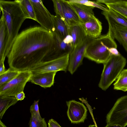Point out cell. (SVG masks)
Wrapping results in <instances>:
<instances>
[{
  "label": "cell",
  "instance_id": "6da1fadb",
  "mask_svg": "<svg viewBox=\"0 0 127 127\" xmlns=\"http://www.w3.org/2000/svg\"><path fill=\"white\" fill-rule=\"evenodd\" d=\"M55 44L53 33L41 26L23 30L15 38L7 56L9 67L19 71L30 70L48 61Z\"/></svg>",
  "mask_w": 127,
  "mask_h": 127
},
{
  "label": "cell",
  "instance_id": "7a4b0ae2",
  "mask_svg": "<svg viewBox=\"0 0 127 127\" xmlns=\"http://www.w3.org/2000/svg\"><path fill=\"white\" fill-rule=\"evenodd\" d=\"M0 11L4 16L9 33V40L5 54L6 57L19 34L22 25L26 18L16 0H0Z\"/></svg>",
  "mask_w": 127,
  "mask_h": 127
},
{
  "label": "cell",
  "instance_id": "3957f363",
  "mask_svg": "<svg viewBox=\"0 0 127 127\" xmlns=\"http://www.w3.org/2000/svg\"><path fill=\"white\" fill-rule=\"evenodd\" d=\"M117 45L108 33L94 39L86 48L85 57L98 64L105 63L111 55L110 48H117Z\"/></svg>",
  "mask_w": 127,
  "mask_h": 127
},
{
  "label": "cell",
  "instance_id": "277c9868",
  "mask_svg": "<svg viewBox=\"0 0 127 127\" xmlns=\"http://www.w3.org/2000/svg\"><path fill=\"white\" fill-rule=\"evenodd\" d=\"M127 62L126 59L121 54L111 55L103 64L99 87L104 91L107 89L117 79L125 66Z\"/></svg>",
  "mask_w": 127,
  "mask_h": 127
},
{
  "label": "cell",
  "instance_id": "5b68a950",
  "mask_svg": "<svg viewBox=\"0 0 127 127\" xmlns=\"http://www.w3.org/2000/svg\"><path fill=\"white\" fill-rule=\"evenodd\" d=\"M32 75L29 70L20 71L11 81L0 86V95L15 96L23 91L27 83L29 82Z\"/></svg>",
  "mask_w": 127,
  "mask_h": 127
},
{
  "label": "cell",
  "instance_id": "8992f818",
  "mask_svg": "<svg viewBox=\"0 0 127 127\" xmlns=\"http://www.w3.org/2000/svg\"><path fill=\"white\" fill-rule=\"evenodd\" d=\"M107 124L127 126V95L118 98L106 116Z\"/></svg>",
  "mask_w": 127,
  "mask_h": 127
},
{
  "label": "cell",
  "instance_id": "52a82bcc",
  "mask_svg": "<svg viewBox=\"0 0 127 127\" xmlns=\"http://www.w3.org/2000/svg\"><path fill=\"white\" fill-rule=\"evenodd\" d=\"M69 54L51 61L39 64L29 70L32 74L63 71L68 68Z\"/></svg>",
  "mask_w": 127,
  "mask_h": 127
},
{
  "label": "cell",
  "instance_id": "ba28073f",
  "mask_svg": "<svg viewBox=\"0 0 127 127\" xmlns=\"http://www.w3.org/2000/svg\"><path fill=\"white\" fill-rule=\"evenodd\" d=\"M30 0L34 9L36 21L40 25L41 27L52 32V15L45 7L41 0Z\"/></svg>",
  "mask_w": 127,
  "mask_h": 127
},
{
  "label": "cell",
  "instance_id": "9c48e42d",
  "mask_svg": "<svg viewBox=\"0 0 127 127\" xmlns=\"http://www.w3.org/2000/svg\"><path fill=\"white\" fill-rule=\"evenodd\" d=\"M94 39L88 36L82 43L74 47L69 54L67 69L72 74L82 64L87 47Z\"/></svg>",
  "mask_w": 127,
  "mask_h": 127
},
{
  "label": "cell",
  "instance_id": "30bf717a",
  "mask_svg": "<svg viewBox=\"0 0 127 127\" xmlns=\"http://www.w3.org/2000/svg\"><path fill=\"white\" fill-rule=\"evenodd\" d=\"M102 14L105 17L108 24L107 33L113 39H116L127 52V28L123 26L112 19L106 12L103 11Z\"/></svg>",
  "mask_w": 127,
  "mask_h": 127
},
{
  "label": "cell",
  "instance_id": "8fae6325",
  "mask_svg": "<svg viewBox=\"0 0 127 127\" xmlns=\"http://www.w3.org/2000/svg\"><path fill=\"white\" fill-rule=\"evenodd\" d=\"M68 118L73 124L84 122L87 116V110L84 104L75 100L66 102Z\"/></svg>",
  "mask_w": 127,
  "mask_h": 127
},
{
  "label": "cell",
  "instance_id": "7c38bea8",
  "mask_svg": "<svg viewBox=\"0 0 127 127\" xmlns=\"http://www.w3.org/2000/svg\"><path fill=\"white\" fill-rule=\"evenodd\" d=\"M53 34L55 44L49 56V61L69 54L73 49L72 38L70 35L63 39Z\"/></svg>",
  "mask_w": 127,
  "mask_h": 127
},
{
  "label": "cell",
  "instance_id": "4fadbf2b",
  "mask_svg": "<svg viewBox=\"0 0 127 127\" xmlns=\"http://www.w3.org/2000/svg\"><path fill=\"white\" fill-rule=\"evenodd\" d=\"M57 72L32 74L29 82L44 88L50 87L54 84V77Z\"/></svg>",
  "mask_w": 127,
  "mask_h": 127
},
{
  "label": "cell",
  "instance_id": "5bb4252c",
  "mask_svg": "<svg viewBox=\"0 0 127 127\" xmlns=\"http://www.w3.org/2000/svg\"><path fill=\"white\" fill-rule=\"evenodd\" d=\"M82 24L88 37L95 39L100 36L102 29V23L95 16Z\"/></svg>",
  "mask_w": 127,
  "mask_h": 127
},
{
  "label": "cell",
  "instance_id": "9a60e30c",
  "mask_svg": "<svg viewBox=\"0 0 127 127\" xmlns=\"http://www.w3.org/2000/svg\"><path fill=\"white\" fill-rule=\"evenodd\" d=\"M69 35L72 39L73 49L88 37L81 23H76L69 26Z\"/></svg>",
  "mask_w": 127,
  "mask_h": 127
},
{
  "label": "cell",
  "instance_id": "2e32d148",
  "mask_svg": "<svg viewBox=\"0 0 127 127\" xmlns=\"http://www.w3.org/2000/svg\"><path fill=\"white\" fill-rule=\"evenodd\" d=\"M69 3L78 16L81 24L85 23L95 16L93 10L94 7L78 3Z\"/></svg>",
  "mask_w": 127,
  "mask_h": 127
},
{
  "label": "cell",
  "instance_id": "e0dca14e",
  "mask_svg": "<svg viewBox=\"0 0 127 127\" xmlns=\"http://www.w3.org/2000/svg\"><path fill=\"white\" fill-rule=\"evenodd\" d=\"M9 38L8 30L4 16L2 14L0 19V60H5Z\"/></svg>",
  "mask_w": 127,
  "mask_h": 127
},
{
  "label": "cell",
  "instance_id": "ac0fdd59",
  "mask_svg": "<svg viewBox=\"0 0 127 127\" xmlns=\"http://www.w3.org/2000/svg\"><path fill=\"white\" fill-rule=\"evenodd\" d=\"M98 3L105 4L111 9L127 19V1L116 0H97Z\"/></svg>",
  "mask_w": 127,
  "mask_h": 127
},
{
  "label": "cell",
  "instance_id": "d6986e66",
  "mask_svg": "<svg viewBox=\"0 0 127 127\" xmlns=\"http://www.w3.org/2000/svg\"><path fill=\"white\" fill-rule=\"evenodd\" d=\"M65 21L69 27L71 24L81 23L76 12L66 0H60Z\"/></svg>",
  "mask_w": 127,
  "mask_h": 127
},
{
  "label": "cell",
  "instance_id": "ffe728a7",
  "mask_svg": "<svg viewBox=\"0 0 127 127\" xmlns=\"http://www.w3.org/2000/svg\"><path fill=\"white\" fill-rule=\"evenodd\" d=\"M53 29L52 32L64 39L69 35V27L60 17L52 15Z\"/></svg>",
  "mask_w": 127,
  "mask_h": 127
},
{
  "label": "cell",
  "instance_id": "44dd1931",
  "mask_svg": "<svg viewBox=\"0 0 127 127\" xmlns=\"http://www.w3.org/2000/svg\"><path fill=\"white\" fill-rule=\"evenodd\" d=\"M18 100L15 96L0 95V119H1L5 112L10 106L16 104Z\"/></svg>",
  "mask_w": 127,
  "mask_h": 127
},
{
  "label": "cell",
  "instance_id": "7402d4cb",
  "mask_svg": "<svg viewBox=\"0 0 127 127\" xmlns=\"http://www.w3.org/2000/svg\"><path fill=\"white\" fill-rule=\"evenodd\" d=\"M19 3L26 19L36 21L34 11L30 0H16Z\"/></svg>",
  "mask_w": 127,
  "mask_h": 127
},
{
  "label": "cell",
  "instance_id": "603a6c76",
  "mask_svg": "<svg viewBox=\"0 0 127 127\" xmlns=\"http://www.w3.org/2000/svg\"><path fill=\"white\" fill-rule=\"evenodd\" d=\"M114 89L124 92L127 91V69H123L113 84Z\"/></svg>",
  "mask_w": 127,
  "mask_h": 127
},
{
  "label": "cell",
  "instance_id": "cb8c5ba5",
  "mask_svg": "<svg viewBox=\"0 0 127 127\" xmlns=\"http://www.w3.org/2000/svg\"><path fill=\"white\" fill-rule=\"evenodd\" d=\"M20 72L9 67L4 73L0 75V86L11 81L19 74Z\"/></svg>",
  "mask_w": 127,
  "mask_h": 127
},
{
  "label": "cell",
  "instance_id": "d4e9b609",
  "mask_svg": "<svg viewBox=\"0 0 127 127\" xmlns=\"http://www.w3.org/2000/svg\"><path fill=\"white\" fill-rule=\"evenodd\" d=\"M106 13L108 16L114 21L127 28V19L111 9H108V11Z\"/></svg>",
  "mask_w": 127,
  "mask_h": 127
},
{
  "label": "cell",
  "instance_id": "484cf974",
  "mask_svg": "<svg viewBox=\"0 0 127 127\" xmlns=\"http://www.w3.org/2000/svg\"><path fill=\"white\" fill-rule=\"evenodd\" d=\"M69 3H75L81 4L87 6H92L99 8L103 11L107 12L108 9L101 3H98L96 2L84 0H67Z\"/></svg>",
  "mask_w": 127,
  "mask_h": 127
},
{
  "label": "cell",
  "instance_id": "4316f807",
  "mask_svg": "<svg viewBox=\"0 0 127 127\" xmlns=\"http://www.w3.org/2000/svg\"><path fill=\"white\" fill-rule=\"evenodd\" d=\"M29 125V127H48L44 118L39 120L31 115Z\"/></svg>",
  "mask_w": 127,
  "mask_h": 127
},
{
  "label": "cell",
  "instance_id": "83f0119b",
  "mask_svg": "<svg viewBox=\"0 0 127 127\" xmlns=\"http://www.w3.org/2000/svg\"><path fill=\"white\" fill-rule=\"evenodd\" d=\"M39 100H34L32 104L30 106V111L31 115L34 118L41 120L43 118L41 117L39 111L38 103Z\"/></svg>",
  "mask_w": 127,
  "mask_h": 127
},
{
  "label": "cell",
  "instance_id": "f1b7e54d",
  "mask_svg": "<svg viewBox=\"0 0 127 127\" xmlns=\"http://www.w3.org/2000/svg\"><path fill=\"white\" fill-rule=\"evenodd\" d=\"M56 15L60 17L65 21L62 6L60 0H52Z\"/></svg>",
  "mask_w": 127,
  "mask_h": 127
},
{
  "label": "cell",
  "instance_id": "f546056e",
  "mask_svg": "<svg viewBox=\"0 0 127 127\" xmlns=\"http://www.w3.org/2000/svg\"><path fill=\"white\" fill-rule=\"evenodd\" d=\"M48 124V127H61L56 121L52 119L49 120Z\"/></svg>",
  "mask_w": 127,
  "mask_h": 127
},
{
  "label": "cell",
  "instance_id": "4dcf8cb0",
  "mask_svg": "<svg viewBox=\"0 0 127 127\" xmlns=\"http://www.w3.org/2000/svg\"><path fill=\"white\" fill-rule=\"evenodd\" d=\"M4 60H0V75L4 73L6 71L4 64Z\"/></svg>",
  "mask_w": 127,
  "mask_h": 127
},
{
  "label": "cell",
  "instance_id": "1f68e13d",
  "mask_svg": "<svg viewBox=\"0 0 127 127\" xmlns=\"http://www.w3.org/2000/svg\"><path fill=\"white\" fill-rule=\"evenodd\" d=\"M15 97L18 101L23 100L25 97V94L23 91L18 94L15 96Z\"/></svg>",
  "mask_w": 127,
  "mask_h": 127
},
{
  "label": "cell",
  "instance_id": "d6a6232c",
  "mask_svg": "<svg viewBox=\"0 0 127 127\" xmlns=\"http://www.w3.org/2000/svg\"><path fill=\"white\" fill-rule=\"evenodd\" d=\"M109 51L111 55H119L121 54L117 50V48H112L110 49Z\"/></svg>",
  "mask_w": 127,
  "mask_h": 127
},
{
  "label": "cell",
  "instance_id": "836d02e7",
  "mask_svg": "<svg viewBox=\"0 0 127 127\" xmlns=\"http://www.w3.org/2000/svg\"><path fill=\"white\" fill-rule=\"evenodd\" d=\"M104 127H124L117 124H107Z\"/></svg>",
  "mask_w": 127,
  "mask_h": 127
},
{
  "label": "cell",
  "instance_id": "e575fe53",
  "mask_svg": "<svg viewBox=\"0 0 127 127\" xmlns=\"http://www.w3.org/2000/svg\"><path fill=\"white\" fill-rule=\"evenodd\" d=\"M0 127H7L0 120Z\"/></svg>",
  "mask_w": 127,
  "mask_h": 127
}]
</instances>
